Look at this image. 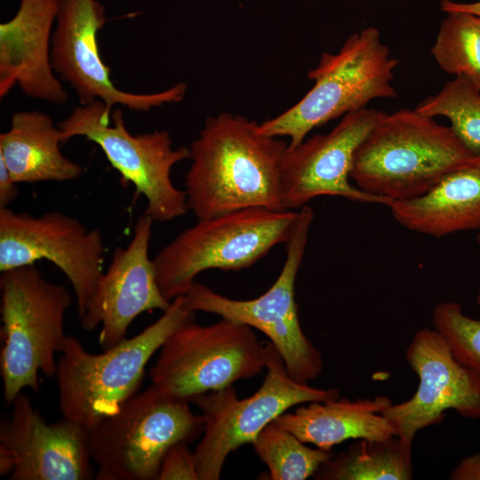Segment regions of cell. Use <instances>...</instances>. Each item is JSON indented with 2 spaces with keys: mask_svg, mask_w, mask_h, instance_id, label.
<instances>
[{
  "mask_svg": "<svg viewBox=\"0 0 480 480\" xmlns=\"http://www.w3.org/2000/svg\"><path fill=\"white\" fill-rule=\"evenodd\" d=\"M15 461L12 454L4 445L0 444V475L4 476L12 472Z\"/></svg>",
  "mask_w": 480,
  "mask_h": 480,
  "instance_id": "obj_31",
  "label": "cell"
},
{
  "mask_svg": "<svg viewBox=\"0 0 480 480\" xmlns=\"http://www.w3.org/2000/svg\"><path fill=\"white\" fill-rule=\"evenodd\" d=\"M60 0H20L18 11L0 24V97L18 85L32 99L55 105L68 100L51 60L52 26Z\"/></svg>",
  "mask_w": 480,
  "mask_h": 480,
  "instance_id": "obj_18",
  "label": "cell"
},
{
  "mask_svg": "<svg viewBox=\"0 0 480 480\" xmlns=\"http://www.w3.org/2000/svg\"><path fill=\"white\" fill-rule=\"evenodd\" d=\"M153 221L143 214L129 244L115 249L80 318L81 327L86 331L101 324L99 343L103 350L124 340L129 325L139 315L153 309L164 312L171 305L159 289L154 261L148 255Z\"/></svg>",
  "mask_w": 480,
  "mask_h": 480,
  "instance_id": "obj_16",
  "label": "cell"
},
{
  "mask_svg": "<svg viewBox=\"0 0 480 480\" xmlns=\"http://www.w3.org/2000/svg\"><path fill=\"white\" fill-rule=\"evenodd\" d=\"M61 142L62 132L49 115L17 111L0 134V158L18 183L72 180L83 167L62 154Z\"/></svg>",
  "mask_w": 480,
  "mask_h": 480,
  "instance_id": "obj_21",
  "label": "cell"
},
{
  "mask_svg": "<svg viewBox=\"0 0 480 480\" xmlns=\"http://www.w3.org/2000/svg\"><path fill=\"white\" fill-rule=\"evenodd\" d=\"M392 401L386 396L350 401L339 397L301 404L274 422L303 443L331 450L348 439L382 440L397 436L395 425L381 412Z\"/></svg>",
  "mask_w": 480,
  "mask_h": 480,
  "instance_id": "obj_19",
  "label": "cell"
},
{
  "mask_svg": "<svg viewBox=\"0 0 480 480\" xmlns=\"http://www.w3.org/2000/svg\"><path fill=\"white\" fill-rule=\"evenodd\" d=\"M313 210L300 208L296 225L285 243L286 258L276 280L260 296L235 300L195 281L185 294L188 307L246 324L264 333L282 356L289 375L308 383L319 376L323 358L303 332L295 300V283L304 257Z\"/></svg>",
  "mask_w": 480,
  "mask_h": 480,
  "instance_id": "obj_10",
  "label": "cell"
},
{
  "mask_svg": "<svg viewBox=\"0 0 480 480\" xmlns=\"http://www.w3.org/2000/svg\"><path fill=\"white\" fill-rule=\"evenodd\" d=\"M106 248L100 230L59 211L40 216L0 208V271L46 260L70 282L81 318L103 274Z\"/></svg>",
  "mask_w": 480,
  "mask_h": 480,
  "instance_id": "obj_12",
  "label": "cell"
},
{
  "mask_svg": "<svg viewBox=\"0 0 480 480\" xmlns=\"http://www.w3.org/2000/svg\"><path fill=\"white\" fill-rule=\"evenodd\" d=\"M441 9L444 12H465L480 17V1L475 3H457L451 0H443Z\"/></svg>",
  "mask_w": 480,
  "mask_h": 480,
  "instance_id": "obj_30",
  "label": "cell"
},
{
  "mask_svg": "<svg viewBox=\"0 0 480 480\" xmlns=\"http://www.w3.org/2000/svg\"><path fill=\"white\" fill-rule=\"evenodd\" d=\"M181 442L172 446L165 453L158 473V480H199L194 453Z\"/></svg>",
  "mask_w": 480,
  "mask_h": 480,
  "instance_id": "obj_27",
  "label": "cell"
},
{
  "mask_svg": "<svg viewBox=\"0 0 480 480\" xmlns=\"http://www.w3.org/2000/svg\"><path fill=\"white\" fill-rule=\"evenodd\" d=\"M304 444L274 421L252 443L268 468L270 480H305L314 476L319 467L334 455L332 450L313 449Z\"/></svg>",
  "mask_w": 480,
  "mask_h": 480,
  "instance_id": "obj_23",
  "label": "cell"
},
{
  "mask_svg": "<svg viewBox=\"0 0 480 480\" xmlns=\"http://www.w3.org/2000/svg\"><path fill=\"white\" fill-rule=\"evenodd\" d=\"M204 429L203 415L192 412L188 399L151 384L90 431L91 457L98 467L95 478L157 479L168 450L193 441Z\"/></svg>",
  "mask_w": 480,
  "mask_h": 480,
  "instance_id": "obj_7",
  "label": "cell"
},
{
  "mask_svg": "<svg viewBox=\"0 0 480 480\" xmlns=\"http://www.w3.org/2000/svg\"><path fill=\"white\" fill-rule=\"evenodd\" d=\"M58 126L63 142L84 136L97 144L111 166L144 196V214L153 220L169 221L188 211L186 192L174 186L171 171L189 158V148H173L168 132L132 135L125 126L122 109L111 112L100 100L76 107Z\"/></svg>",
  "mask_w": 480,
  "mask_h": 480,
  "instance_id": "obj_9",
  "label": "cell"
},
{
  "mask_svg": "<svg viewBox=\"0 0 480 480\" xmlns=\"http://www.w3.org/2000/svg\"><path fill=\"white\" fill-rule=\"evenodd\" d=\"M398 60L380 39L376 28L351 35L336 53L324 52L308 72L312 88L289 109L259 127L273 137L301 143L309 132L348 113L365 108L374 99L396 98L392 85Z\"/></svg>",
  "mask_w": 480,
  "mask_h": 480,
  "instance_id": "obj_4",
  "label": "cell"
},
{
  "mask_svg": "<svg viewBox=\"0 0 480 480\" xmlns=\"http://www.w3.org/2000/svg\"><path fill=\"white\" fill-rule=\"evenodd\" d=\"M428 116H444L457 137L476 154H480V91L464 76H455L435 95L414 108Z\"/></svg>",
  "mask_w": 480,
  "mask_h": 480,
  "instance_id": "obj_25",
  "label": "cell"
},
{
  "mask_svg": "<svg viewBox=\"0 0 480 480\" xmlns=\"http://www.w3.org/2000/svg\"><path fill=\"white\" fill-rule=\"evenodd\" d=\"M16 182L3 159L0 158V208H6L19 195Z\"/></svg>",
  "mask_w": 480,
  "mask_h": 480,
  "instance_id": "obj_28",
  "label": "cell"
},
{
  "mask_svg": "<svg viewBox=\"0 0 480 480\" xmlns=\"http://www.w3.org/2000/svg\"><path fill=\"white\" fill-rule=\"evenodd\" d=\"M299 214L250 208L197 220L153 260L163 296L172 301L185 295L203 271H238L252 266L287 242Z\"/></svg>",
  "mask_w": 480,
  "mask_h": 480,
  "instance_id": "obj_5",
  "label": "cell"
},
{
  "mask_svg": "<svg viewBox=\"0 0 480 480\" xmlns=\"http://www.w3.org/2000/svg\"><path fill=\"white\" fill-rule=\"evenodd\" d=\"M220 318L207 325L193 319L177 327L160 348L149 372L151 384L165 394L188 400L264 370V343L252 328Z\"/></svg>",
  "mask_w": 480,
  "mask_h": 480,
  "instance_id": "obj_11",
  "label": "cell"
},
{
  "mask_svg": "<svg viewBox=\"0 0 480 480\" xmlns=\"http://www.w3.org/2000/svg\"><path fill=\"white\" fill-rule=\"evenodd\" d=\"M11 417L2 416L0 444L12 454L11 480H85L92 476L90 431L63 419L47 423L20 392Z\"/></svg>",
  "mask_w": 480,
  "mask_h": 480,
  "instance_id": "obj_17",
  "label": "cell"
},
{
  "mask_svg": "<svg viewBox=\"0 0 480 480\" xmlns=\"http://www.w3.org/2000/svg\"><path fill=\"white\" fill-rule=\"evenodd\" d=\"M446 13L431 54L442 70L466 76L480 91V17L465 12Z\"/></svg>",
  "mask_w": 480,
  "mask_h": 480,
  "instance_id": "obj_24",
  "label": "cell"
},
{
  "mask_svg": "<svg viewBox=\"0 0 480 480\" xmlns=\"http://www.w3.org/2000/svg\"><path fill=\"white\" fill-rule=\"evenodd\" d=\"M348 449L324 462L317 480H410L413 478L412 444L399 436L356 439Z\"/></svg>",
  "mask_w": 480,
  "mask_h": 480,
  "instance_id": "obj_22",
  "label": "cell"
},
{
  "mask_svg": "<svg viewBox=\"0 0 480 480\" xmlns=\"http://www.w3.org/2000/svg\"><path fill=\"white\" fill-rule=\"evenodd\" d=\"M452 480H480V454L468 456L452 469Z\"/></svg>",
  "mask_w": 480,
  "mask_h": 480,
  "instance_id": "obj_29",
  "label": "cell"
},
{
  "mask_svg": "<svg viewBox=\"0 0 480 480\" xmlns=\"http://www.w3.org/2000/svg\"><path fill=\"white\" fill-rule=\"evenodd\" d=\"M389 208L404 228L436 238L480 229V156L445 174L425 194L396 201Z\"/></svg>",
  "mask_w": 480,
  "mask_h": 480,
  "instance_id": "obj_20",
  "label": "cell"
},
{
  "mask_svg": "<svg viewBox=\"0 0 480 480\" xmlns=\"http://www.w3.org/2000/svg\"><path fill=\"white\" fill-rule=\"evenodd\" d=\"M287 146L245 116H208L188 148V210L197 220L250 208L285 210L281 172Z\"/></svg>",
  "mask_w": 480,
  "mask_h": 480,
  "instance_id": "obj_1",
  "label": "cell"
},
{
  "mask_svg": "<svg viewBox=\"0 0 480 480\" xmlns=\"http://www.w3.org/2000/svg\"><path fill=\"white\" fill-rule=\"evenodd\" d=\"M479 156L450 126L403 108L386 114L359 144L350 180L364 192L394 203L425 194Z\"/></svg>",
  "mask_w": 480,
  "mask_h": 480,
  "instance_id": "obj_2",
  "label": "cell"
},
{
  "mask_svg": "<svg viewBox=\"0 0 480 480\" xmlns=\"http://www.w3.org/2000/svg\"><path fill=\"white\" fill-rule=\"evenodd\" d=\"M105 12L98 0L60 2L52 36V65L55 74L76 92L80 104L100 100L111 110L122 105L134 111H149L182 100L187 92L184 83L153 93L129 92L115 85L98 44V33L107 21Z\"/></svg>",
  "mask_w": 480,
  "mask_h": 480,
  "instance_id": "obj_13",
  "label": "cell"
},
{
  "mask_svg": "<svg viewBox=\"0 0 480 480\" xmlns=\"http://www.w3.org/2000/svg\"><path fill=\"white\" fill-rule=\"evenodd\" d=\"M432 324L444 338L455 358L480 372V319L467 316L460 304L444 301L435 306Z\"/></svg>",
  "mask_w": 480,
  "mask_h": 480,
  "instance_id": "obj_26",
  "label": "cell"
},
{
  "mask_svg": "<svg viewBox=\"0 0 480 480\" xmlns=\"http://www.w3.org/2000/svg\"><path fill=\"white\" fill-rule=\"evenodd\" d=\"M1 273L0 372L4 398L12 404L24 388L38 391L39 372L55 375V356L67 342L64 316L72 297L34 265Z\"/></svg>",
  "mask_w": 480,
  "mask_h": 480,
  "instance_id": "obj_6",
  "label": "cell"
},
{
  "mask_svg": "<svg viewBox=\"0 0 480 480\" xmlns=\"http://www.w3.org/2000/svg\"><path fill=\"white\" fill-rule=\"evenodd\" d=\"M405 357L419 378L418 388L410 399L392 403L381 412L395 425L397 436L412 444L417 432L441 422L447 410L480 419V372L460 363L441 333L419 330Z\"/></svg>",
  "mask_w": 480,
  "mask_h": 480,
  "instance_id": "obj_15",
  "label": "cell"
},
{
  "mask_svg": "<svg viewBox=\"0 0 480 480\" xmlns=\"http://www.w3.org/2000/svg\"><path fill=\"white\" fill-rule=\"evenodd\" d=\"M386 114L365 107L343 116L328 133L287 146L281 172L285 210L301 208L322 196L389 207L391 201L365 193L349 181L357 147Z\"/></svg>",
  "mask_w": 480,
  "mask_h": 480,
  "instance_id": "obj_14",
  "label": "cell"
},
{
  "mask_svg": "<svg viewBox=\"0 0 480 480\" xmlns=\"http://www.w3.org/2000/svg\"><path fill=\"white\" fill-rule=\"evenodd\" d=\"M476 242H477V244H478V247H479V253H480V234H478L477 236H476ZM476 302H477L478 306L480 307V288H479V291L477 292Z\"/></svg>",
  "mask_w": 480,
  "mask_h": 480,
  "instance_id": "obj_32",
  "label": "cell"
},
{
  "mask_svg": "<svg viewBox=\"0 0 480 480\" xmlns=\"http://www.w3.org/2000/svg\"><path fill=\"white\" fill-rule=\"evenodd\" d=\"M193 319L195 312L180 295L155 323L101 354L88 352L68 335L55 373L62 416L91 431L117 412L137 393L151 356L177 327Z\"/></svg>",
  "mask_w": 480,
  "mask_h": 480,
  "instance_id": "obj_3",
  "label": "cell"
},
{
  "mask_svg": "<svg viewBox=\"0 0 480 480\" xmlns=\"http://www.w3.org/2000/svg\"><path fill=\"white\" fill-rule=\"evenodd\" d=\"M267 373L259 389L238 399L233 385L188 399L204 420L203 437L194 453L199 480L220 479L228 454L252 444L260 432L290 408L340 397L337 388H316L293 380L268 340L264 342Z\"/></svg>",
  "mask_w": 480,
  "mask_h": 480,
  "instance_id": "obj_8",
  "label": "cell"
}]
</instances>
